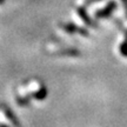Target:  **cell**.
<instances>
[{"label": "cell", "mask_w": 127, "mask_h": 127, "mask_svg": "<svg viewBox=\"0 0 127 127\" xmlns=\"http://www.w3.org/2000/svg\"><path fill=\"white\" fill-rule=\"evenodd\" d=\"M115 8H117V2H115L114 0H111V1H108L107 4L105 5L102 8L95 11L94 15H95V18H96V19L106 18V17H109L111 14L113 13Z\"/></svg>", "instance_id": "6da1fadb"}, {"label": "cell", "mask_w": 127, "mask_h": 127, "mask_svg": "<svg viewBox=\"0 0 127 127\" xmlns=\"http://www.w3.org/2000/svg\"><path fill=\"white\" fill-rule=\"evenodd\" d=\"M60 27L63 28L65 32H67V33H80L82 35H87L88 34V32L86 30H82L81 27H78L75 26L74 24H61L60 25Z\"/></svg>", "instance_id": "7a4b0ae2"}, {"label": "cell", "mask_w": 127, "mask_h": 127, "mask_svg": "<svg viewBox=\"0 0 127 127\" xmlns=\"http://www.w3.org/2000/svg\"><path fill=\"white\" fill-rule=\"evenodd\" d=\"M75 11H77V14L80 17V19H81L86 25H90V26H96V24H95L94 21L91 19V17L87 14L86 9L84 8V7H78Z\"/></svg>", "instance_id": "3957f363"}, {"label": "cell", "mask_w": 127, "mask_h": 127, "mask_svg": "<svg viewBox=\"0 0 127 127\" xmlns=\"http://www.w3.org/2000/svg\"><path fill=\"white\" fill-rule=\"evenodd\" d=\"M46 94H47V91H46L45 87H42V88H40L38 92H35V93L33 94V96H34L36 100H42L46 98Z\"/></svg>", "instance_id": "277c9868"}, {"label": "cell", "mask_w": 127, "mask_h": 127, "mask_svg": "<svg viewBox=\"0 0 127 127\" xmlns=\"http://www.w3.org/2000/svg\"><path fill=\"white\" fill-rule=\"evenodd\" d=\"M120 53H121L124 57H127V33H126V35H125L124 42L120 45Z\"/></svg>", "instance_id": "5b68a950"}, {"label": "cell", "mask_w": 127, "mask_h": 127, "mask_svg": "<svg viewBox=\"0 0 127 127\" xmlns=\"http://www.w3.org/2000/svg\"><path fill=\"white\" fill-rule=\"evenodd\" d=\"M98 1H101V0H85V5L88 6V5H92V4H95Z\"/></svg>", "instance_id": "8992f818"}, {"label": "cell", "mask_w": 127, "mask_h": 127, "mask_svg": "<svg viewBox=\"0 0 127 127\" xmlns=\"http://www.w3.org/2000/svg\"><path fill=\"white\" fill-rule=\"evenodd\" d=\"M121 2L124 5V8H125V12H126V15H127V0H121Z\"/></svg>", "instance_id": "52a82bcc"}, {"label": "cell", "mask_w": 127, "mask_h": 127, "mask_svg": "<svg viewBox=\"0 0 127 127\" xmlns=\"http://www.w3.org/2000/svg\"><path fill=\"white\" fill-rule=\"evenodd\" d=\"M0 127H7V126H4V125H0Z\"/></svg>", "instance_id": "ba28073f"}]
</instances>
